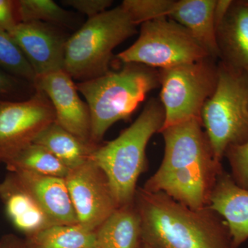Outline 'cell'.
<instances>
[{
  "mask_svg": "<svg viewBox=\"0 0 248 248\" xmlns=\"http://www.w3.org/2000/svg\"><path fill=\"white\" fill-rule=\"evenodd\" d=\"M18 23L16 1L0 0V31L9 32Z\"/></svg>",
  "mask_w": 248,
  "mask_h": 248,
  "instance_id": "obj_26",
  "label": "cell"
},
{
  "mask_svg": "<svg viewBox=\"0 0 248 248\" xmlns=\"http://www.w3.org/2000/svg\"><path fill=\"white\" fill-rule=\"evenodd\" d=\"M80 224L96 231L119 208L107 174L92 160L64 178Z\"/></svg>",
  "mask_w": 248,
  "mask_h": 248,
  "instance_id": "obj_11",
  "label": "cell"
},
{
  "mask_svg": "<svg viewBox=\"0 0 248 248\" xmlns=\"http://www.w3.org/2000/svg\"><path fill=\"white\" fill-rule=\"evenodd\" d=\"M60 29L41 22H20L8 32L27 59L35 77L63 69L68 37Z\"/></svg>",
  "mask_w": 248,
  "mask_h": 248,
  "instance_id": "obj_13",
  "label": "cell"
},
{
  "mask_svg": "<svg viewBox=\"0 0 248 248\" xmlns=\"http://www.w3.org/2000/svg\"><path fill=\"white\" fill-rule=\"evenodd\" d=\"M25 81L0 68V98L1 96L12 95L19 92L23 89Z\"/></svg>",
  "mask_w": 248,
  "mask_h": 248,
  "instance_id": "obj_27",
  "label": "cell"
},
{
  "mask_svg": "<svg viewBox=\"0 0 248 248\" xmlns=\"http://www.w3.org/2000/svg\"><path fill=\"white\" fill-rule=\"evenodd\" d=\"M24 239L29 248H95L96 231L79 223L55 225Z\"/></svg>",
  "mask_w": 248,
  "mask_h": 248,
  "instance_id": "obj_20",
  "label": "cell"
},
{
  "mask_svg": "<svg viewBox=\"0 0 248 248\" xmlns=\"http://www.w3.org/2000/svg\"><path fill=\"white\" fill-rule=\"evenodd\" d=\"M0 248H29V247L24 238L10 233L1 236L0 239Z\"/></svg>",
  "mask_w": 248,
  "mask_h": 248,
  "instance_id": "obj_28",
  "label": "cell"
},
{
  "mask_svg": "<svg viewBox=\"0 0 248 248\" xmlns=\"http://www.w3.org/2000/svg\"><path fill=\"white\" fill-rule=\"evenodd\" d=\"M160 133L164 159L142 187L164 192L190 208L208 207L217 177L224 169L215 159L201 119L165 127Z\"/></svg>",
  "mask_w": 248,
  "mask_h": 248,
  "instance_id": "obj_1",
  "label": "cell"
},
{
  "mask_svg": "<svg viewBox=\"0 0 248 248\" xmlns=\"http://www.w3.org/2000/svg\"><path fill=\"white\" fill-rule=\"evenodd\" d=\"M63 4L71 6L89 18L95 17L108 10L113 1L110 0H65Z\"/></svg>",
  "mask_w": 248,
  "mask_h": 248,
  "instance_id": "obj_25",
  "label": "cell"
},
{
  "mask_svg": "<svg viewBox=\"0 0 248 248\" xmlns=\"http://www.w3.org/2000/svg\"><path fill=\"white\" fill-rule=\"evenodd\" d=\"M137 27L122 5L89 18L67 40L63 70L79 82L107 74L114 49L136 34Z\"/></svg>",
  "mask_w": 248,
  "mask_h": 248,
  "instance_id": "obj_5",
  "label": "cell"
},
{
  "mask_svg": "<svg viewBox=\"0 0 248 248\" xmlns=\"http://www.w3.org/2000/svg\"><path fill=\"white\" fill-rule=\"evenodd\" d=\"M217 0H125L122 6L138 25L168 17L185 27L211 58L218 59L215 9Z\"/></svg>",
  "mask_w": 248,
  "mask_h": 248,
  "instance_id": "obj_9",
  "label": "cell"
},
{
  "mask_svg": "<svg viewBox=\"0 0 248 248\" xmlns=\"http://www.w3.org/2000/svg\"><path fill=\"white\" fill-rule=\"evenodd\" d=\"M208 207L226 221L233 248H239L248 241V189L237 185L224 169L217 177Z\"/></svg>",
  "mask_w": 248,
  "mask_h": 248,
  "instance_id": "obj_15",
  "label": "cell"
},
{
  "mask_svg": "<svg viewBox=\"0 0 248 248\" xmlns=\"http://www.w3.org/2000/svg\"><path fill=\"white\" fill-rule=\"evenodd\" d=\"M135 204L142 241L152 248H233L226 221L209 207L190 208L164 192L142 187Z\"/></svg>",
  "mask_w": 248,
  "mask_h": 248,
  "instance_id": "obj_2",
  "label": "cell"
},
{
  "mask_svg": "<svg viewBox=\"0 0 248 248\" xmlns=\"http://www.w3.org/2000/svg\"><path fill=\"white\" fill-rule=\"evenodd\" d=\"M220 62L248 78V1H233L217 28Z\"/></svg>",
  "mask_w": 248,
  "mask_h": 248,
  "instance_id": "obj_16",
  "label": "cell"
},
{
  "mask_svg": "<svg viewBox=\"0 0 248 248\" xmlns=\"http://www.w3.org/2000/svg\"><path fill=\"white\" fill-rule=\"evenodd\" d=\"M141 222L133 203L119 207L96 230L95 248H140Z\"/></svg>",
  "mask_w": 248,
  "mask_h": 248,
  "instance_id": "obj_18",
  "label": "cell"
},
{
  "mask_svg": "<svg viewBox=\"0 0 248 248\" xmlns=\"http://www.w3.org/2000/svg\"><path fill=\"white\" fill-rule=\"evenodd\" d=\"M140 248H152L150 247L148 245H147L145 244V243H142V244L141 245V246H140Z\"/></svg>",
  "mask_w": 248,
  "mask_h": 248,
  "instance_id": "obj_29",
  "label": "cell"
},
{
  "mask_svg": "<svg viewBox=\"0 0 248 248\" xmlns=\"http://www.w3.org/2000/svg\"><path fill=\"white\" fill-rule=\"evenodd\" d=\"M9 172L25 171L48 176L65 178L69 169L45 147L32 143L5 164Z\"/></svg>",
  "mask_w": 248,
  "mask_h": 248,
  "instance_id": "obj_21",
  "label": "cell"
},
{
  "mask_svg": "<svg viewBox=\"0 0 248 248\" xmlns=\"http://www.w3.org/2000/svg\"><path fill=\"white\" fill-rule=\"evenodd\" d=\"M159 86V70L134 63L77 83L91 112L92 143L100 145L108 130L119 121L128 120L147 94Z\"/></svg>",
  "mask_w": 248,
  "mask_h": 248,
  "instance_id": "obj_3",
  "label": "cell"
},
{
  "mask_svg": "<svg viewBox=\"0 0 248 248\" xmlns=\"http://www.w3.org/2000/svg\"><path fill=\"white\" fill-rule=\"evenodd\" d=\"M18 22H41L58 27H70L75 22L71 12L62 9L52 0H17Z\"/></svg>",
  "mask_w": 248,
  "mask_h": 248,
  "instance_id": "obj_22",
  "label": "cell"
},
{
  "mask_svg": "<svg viewBox=\"0 0 248 248\" xmlns=\"http://www.w3.org/2000/svg\"><path fill=\"white\" fill-rule=\"evenodd\" d=\"M209 57L185 27L169 18L159 17L141 24L138 40L117 59L122 64L139 63L162 70Z\"/></svg>",
  "mask_w": 248,
  "mask_h": 248,
  "instance_id": "obj_7",
  "label": "cell"
},
{
  "mask_svg": "<svg viewBox=\"0 0 248 248\" xmlns=\"http://www.w3.org/2000/svg\"><path fill=\"white\" fill-rule=\"evenodd\" d=\"M55 121L51 102L39 90L19 102L0 98V164H6L33 143Z\"/></svg>",
  "mask_w": 248,
  "mask_h": 248,
  "instance_id": "obj_10",
  "label": "cell"
},
{
  "mask_svg": "<svg viewBox=\"0 0 248 248\" xmlns=\"http://www.w3.org/2000/svg\"><path fill=\"white\" fill-rule=\"evenodd\" d=\"M164 122L161 102L151 99L128 128L115 140L101 143L93 153L91 160L107 174L119 206L135 201L139 178L148 169L147 145Z\"/></svg>",
  "mask_w": 248,
  "mask_h": 248,
  "instance_id": "obj_4",
  "label": "cell"
},
{
  "mask_svg": "<svg viewBox=\"0 0 248 248\" xmlns=\"http://www.w3.org/2000/svg\"><path fill=\"white\" fill-rule=\"evenodd\" d=\"M14 172L55 224L79 223L64 178L40 175L25 171Z\"/></svg>",
  "mask_w": 248,
  "mask_h": 248,
  "instance_id": "obj_17",
  "label": "cell"
},
{
  "mask_svg": "<svg viewBox=\"0 0 248 248\" xmlns=\"http://www.w3.org/2000/svg\"><path fill=\"white\" fill-rule=\"evenodd\" d=\"M0 200L11 224L25 237L56 225L14 172L0 182Z\"/></svg>",
  "mask_w": 248,
  "mask_h": 248,
  "instance_id": "obj_14",
  "label": "cell"
},
{
  "mask_svg": "<svg viewBox=\"0 0 248 248\" xmlns=\"http://www.w3.org/2000/svg\"><path fill=\"white\" fill-rule=\"evenodd\" d=\"M224 157L229 162L231 174L236 184L248 189V141L244 144L228 147Z\"/></svg>",
  "mask_w": 248,
  "mask_h": 248,
  "instance_id": "obj_24",
  "label": "cell"
},
{
  "mask_svg": "<svg viewBox=\"0 0 248 248\" xmlns=\"http://www.w3.org/2000/svg\"><path fill=\"white\" fill-rule=\"evenodd\" d=\"M0 68L32 85L35 79V72L22 50L8 32L1 31Z\"/></svg>",
  "mask_w": 248,
  "mask_h": 248,
  "instance_id": "obj_23",
  "label": "cell"
},
{
  "mask_svg": "<svg viewBox=\"0 0 248 248\" xmlns=\"http://www.w3.org/2000/svg\"><path fill=\"white\" fill-rule=\"evenodd\" d=\"M213 58L159 70L160 102L164 108V127L201 119L207 100L218 81V63Z\"/></svg>",
  "mask_w": 248,
  "mask_h": 248,
  "instance_id": "obj_8",
  "label": "cell"
},
{
  "mask_svg": "<svg viewBox=\"0 0 248 248\" xmlns=\"http://www.w3.org/2000/svg\"><path fill=\"white\" fill-rule=\"evenodd\" d=\"M33 143L45 147L69 170L91 160L93 153L99 146L85 143L55 121L37 136Z\"/></svg>",
  "mask_w": 248,
  "mask_h": 248,
  "instance_id": "obj_19",
  "label": "cell"
},
{
  "mask_svg": "<svg viewBox=\"0 0 248 248\" xmlns=\"http://www.w3.org/2000/svg\"><path fill=\"white\" fill-rule=\"evenodd\" d=\"M201 121L218 162L228 147L248 141V77L218 62L216 89L203 106Z\"/></svg>",
  "mask_w": 248,
  "mask_h": 248,
  "instance_id": "obj_6",
  "label": "cell"
},
{
  "mask_svg": "<svg viewBox=\"0 0 248 248\" xmlns=\"http://www.w3.org/2000/svg\"><path fill=\"white\" fill-rule=\"evenodd\" d=\"M32 86L48 97L55 110L57 123L81 141L94 145L91 141L89 106L80 98L76 84L64 70L36 76Z\"/></svg>",
  "mask_w": 248,
  "mask_h": 248,
  "instance_id": "obj_12",
  "label": "cell"
}]
</instances>
